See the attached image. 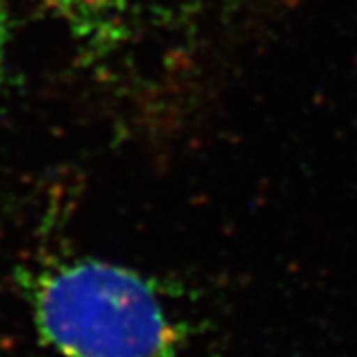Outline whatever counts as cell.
Masks as SVG:
<instances>
[{
	"label": "cell",
	"mask_w": 357,
	"mask_h": 357,
	"mask_svg": "<svg viewBox=\"0 0 357 357\" xmlns=\"http://www.w3.org/2000/svg\"><path fill=\"white\" fill-rule=\"evenodd\" d=\"M40 340L54 357H181L185 332L149 276L102 258H64L26 284Z\"/></svg>",
	"instance_id": "obj_1"
},
{
	"label": "cell",
	"mask_w": 357,
	"mask_h": 357,
	"mask_svg": "<svg viewBox=\"0 0 357 357\" xmlns=\"http://www.w3.org/2000/svg\"><path fill=\"white\" fill-rule=\"evenodd\" d=\"M79 40L109 42L128 18L133 0H40Z\"/></svg>",
	"instance_id": "obj_2"
},
{
	"label": "cell",
	"mask_w": 357,
	"mask_h": 357,
	"mask_svg": "<svg viewBox=\"0 0 357 357\" xmlns=\"http://www.w3.org/2000/svg\"><path fill=\"white\" fill-rule=\"evenodd\" d=\"M6 46H8V14H6L2 0H0V70H2V64H4Z\"/></svg>",
	"instance_id": "obj_3"
}]
</instances>
